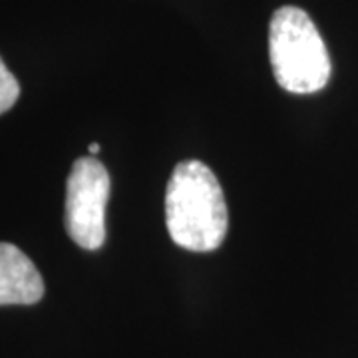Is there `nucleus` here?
Returning <instances> with one entry per match:
<instances>
[{
  "label": "nucleus",
  "mask_w": 358,
  "mask_h": 358,
  "mask_svg": "<svg viewBox=\"0 0 358 358\" xmlns=\"http://www.w3.org/2000/svg\"><path fill=\"white\" fill-rule=\"evenodd\" d=\"M112 192L110 173L100 159L78 157L66 183V231L72 241L98 251L106 241V205Z\"/></svg>",
  "instance_id": "3"
},
{
  "label": "nucleus",
  "mask_w": 358,
  "mask_h": 358,
  "mask_svg": "<svg viewBox=\"0 0 358 358\" xmlns=\"http://www.w3.org/2000/svg\"><path fill=\"white\" fill-rule=\"evenodd\" d=\"M20 98V84L0 58V115L6 114Z\"/></svg>",
  "instance_id": "5"
},
{
  "label": "nucleus",
  "mask_w": 358,
  "mask_h": 358,
  "mask_svg": "<svg viewBox=\"0 0 358 358\" xmlns=\"http://www.w3.org/2000/svg\"><path fill=\"white\" fill-rule=\"evenodd\" d=\"M44 281L36 265L13 243H0V307L36 305Z\"/></svg>",
  "instance_id": "4"
},
{
  "label": "nucleus",
  "mask_w": 358,
  "mask_h": 358,
  "mask_svg": "<svg viewBox=\"0 0 358 358\" xmlns=\"http://www.w3.org/2000/svg\"><path fill=\"white\" fill-rule=\"evenodd\" d=\"M166 225L176 245L195 253L215 251L225 241L229 213L215 173L203 162L176 166L166 189Z\"/></svg>",
  "instance_id": "1"
},
{
  "label": "nucleus",
  "mask_w": 358,
  "mask_h": 358,
  "mask_svg": "<svg viewBox=\"0 0 358 358\" xmlns=\"http://www.w3.org/2000/svg\"><path fill=\"white\" fill-rule=\"evenodd\" d=\"M100 150H102V148H100V143H90L88 152H90V154H92V155L100 154Z\"/></svg>",
  "instance_id": "6"
},
{
  "label": "nucleus",
  "mask_w": 358,
  "mask_h": 358,
  "mask_svg": "<svg viewBox=\"0 0 358 358\" xmlns=\"http://www.w3.org/2000/svg\"><path fill=\"white\" fill-rule=\"evenodd\" d=\"M268 56L277 84L291 94H315L331 78V56L315 22L296 6L271 18Z\"/></svg>",
  "instance_id": "2"
}]
</instances>
